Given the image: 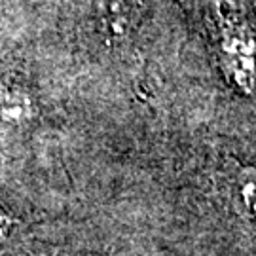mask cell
Segmentation results:
<instances>
[{"label":"cell","mask_w":256,"mask_h":256,"mask_svg":"<svg viewBox=\"0 0 256 256\" xmlns=\"http://www.w3.org/2000/svg\"><path fill=\"white\" fill-rule=\"evenodd\" d=\"M12 226H14V220H12V216H10L8 212L0 207V243L8 238L10 228H12Z\"/></svg>","instance_id":"obj_4"},{"label":"cell","mask_w":256,"mask_h":256,"mask_svg":"<svg viewBox=\"0 0 256 256\" xmlns=\"http://www.w3.org/2000/svg\"><path fill=\"white\" fill-rule=\"evenodd\" d=\"M220 63L234 82L248 90L256 78V44L248 27L234 14L220 16Z\"/></svg>","instance_id":"obj_1"},{"label":"cell","mask_w":256,"mask_h":256,"mask_svg":"<svg viewBox=\"0 0 256 256\" xmlns=\"http://www.w3.org/2000/svg\"><path fill=\"white\" fill-rule=\"evenodd\" d=\"M236 186H238L239 200L243 207L256 216V167H243L238 171L236 176Z\"/></svg>","instance_id":"obj_3"},{"label":"cell","mask_w":256,"mask_h":256,"mask_svg":"<svg viewBox=\"0 0 256 256\" xmlns=\"http://www.w3.org/2000/svg\"><path fill=\"white\" fill-rule=\"evenodd\" d=\"M36 116V101L27 86L0 78V133H16L30 126Z\"/></svg>","instance_id":"obj_2"}]
</instances>
